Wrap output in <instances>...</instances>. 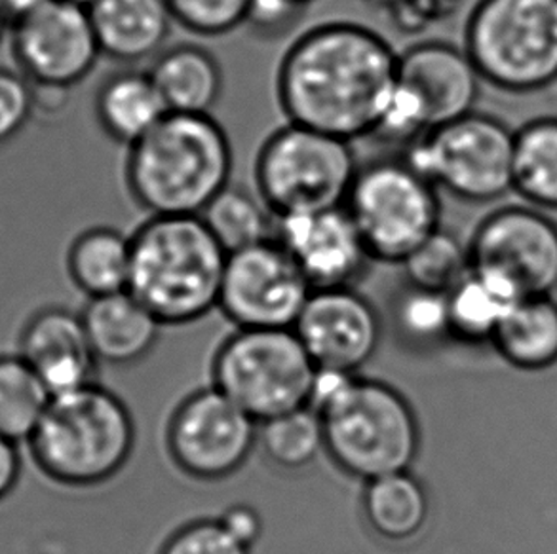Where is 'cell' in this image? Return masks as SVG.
Listing matches in <instances>:
<instances>
[{"instance_id":"obj_30","label":"cell","mask_w":557,"mask_h":554,"mask_svg":"<svg viewBox=\"0 0 557 554\" xmlns=\"http://www.w3.org/2000/svg\"><path fill=\"white\" fill-rule=\"evenodd\" d=\"M257 444L278 469L301 471L325 452L322 421L312 406L282 414L259 424Z\"/></svg>"},{"instance_id":"obj_39","label":"cell","mask_w":557,"mask_h":554,"mask_svg":"<svg viewBox=\"0 0 557 554\" xmlns=\"http://www.w3.org/2000/svg\"><path fill=\"white\" fill-rule=\"evenodd\" d=\"M4 8H7L8 17H10V25L20 20L23 15L29 14L35 8L40 7L46 0H2Z\"/></svg>"},{"instance_id":"obj_33","label":"cell","mask_w":557,"mask_h":554,"mask_svg":"<svg viewBox=\"0 0 557 554\" xmlns=\"http://www.w3.org/2000/svg\"><path fill=\"white\" fill-rule=\"evenodd\" d=\"M175 25L195 37H225L248 22L251 0H166Z\"/></svg>"},{"instance_id":"obj_24","label":"cell","mask_w":557,"mask_h":554,"mask_svg":"<svg viewBox=\"0 0 557 554\" xmlns=\"http://www.w3.org/2000/svg\"><path fill=\"white\" fill-rule=\"evenodd\" d=\"M132 238L111 226L78 234L67 251V274L88 299L128 291Z\"/></svg>"},{"instance_id":"obj_23","label":"cell","mask_w":557,"mask_h":554,"mask_svg":"<svg viewBox=\"0 0 557 554\" xmlns=\"http://www.w3.org/2000/svg\"><path fill=\"white\" fill-rule=\"evenodd\" d=\"M362 513L379 540L392 545L409 543L429 525V492L413 473H391L366 482Z\"/></svg>"},{"instance_id":"obj_18","label":"cell","mask_w":557,"mask_h":554,"mask_svg":"<svg viewBox=\"0 0 557 554\" xmlns=\"http://www.w3.org/2000/svg\"><path fill=\"white\" fill-rule=\"evenodd\" d=\"M17 353L55 395L94 383L99 361L84 329L83 315L48 306L30 315L20 332Z\"/></svg>"},{"instance_id":"obj_8","label":"cell","mask_w":557,"mask_h":554,"mask_svg":"<svg viewBox=\"0 0 557 554\" xmlns=\"http://www.w3.org/2000/svg\"><path fill=\"white\" fill-rule=\"evenodd\" d=\"M317 375L294 329H236L211 361V386L257 424L310 406Z\"/></svg>"},{"instance_id":"obj_27","label":"cell","mask_w":557,"mask_h":554,"mask_svg":"<svg viewBox=\"0 0 557 554\" xmlns=\"http://www.w3.org/2000/svg\"><path fill=\"white\" fill-rule=\"evenodd\" d=\"M52 401L37 373L20 353H0V435L17 444L29 441Z\"/></svg>"},{"instance_id":"obj_31","label":"cell","mask_w":557,"mask_h":554,"mask_svg":"<svg viewBox=\"0 0 557 554\" xmlns=\"http://www.w3.org/2000/svg\"><path fill=\"white\" fill-rule=\"evenodd\" d=\"M401 266L407 284L449 294L470 274L468 243L465 245L442 226Z\"/></svg>"},{"instance_id":"obj_12","label":"cell","mask_w":557,"mask_h":554,"mask_svg":"<svg viewBox=\"0 0 557 554\" xmlns=\"http://www.w3.org/2000/svg\"><path fill=\"white\" fill-rule=\"evenodd\" d=\"M470 270L516 299L548 297L557 287V223L543 210L508 205L475 226Z\"/></svg>"},{"instance_id":"obj_32","label":"cell","mask_w":557,"mask_h":554,"mask_svg":"<svg viewBox=\"0 0 557 554\" xmlns=\"http://www.w3.org/2000/svg\"><path fill=\"white\" fill-rule=\"evenodd\" d=\"M392 319L399 337L413 345L434 344L449 330V302L444 292L426 291L407 284L392 302Z\"/></svg>"},{"instance_id":"obj_34","label":"cell","mask_w":557,"mask_h":554,"mask_svg":"<svg viewBox=\"0 0 557 554\" xmlns=\"http://www.w3.org/2000/svg\"><path fill=\"white\" fill-rule=\"evenodd\" d=\"M35 113V84L22 71L0 67V147L20 136Z\"/></svg>"},{"instance_id":"obj_15","label":"cell","mask_w":557,"mask_h":554,"mask_svg":"<svg viewBox=\"0 0 557 554\" xmlns=\"http://www.w3.org/2000/svg\"><path fill=\"white\" fill-rule=\"evenodd\" d=\"M10 27L17 71L37 88L71 90L101 58L88 7L71 0H46Z\"/></svg>"},{"instance_id":"obj_14","label":"cell","mask_w":557,"mask_h":554,"mask_svg":"<svg viewBox=\"0 0 557 554\" xmlns=\"http://www.w3.org/2000/svg\"><path fill=\"white\" fill-rule=\"evenodd\" d=\"M314 291L276 238L226 256L218 310L236 329H294Z\"/></svg>"},{"instance_id":"obj_37","label":"cell","mask_w":557,"mask_h":554,"mask_svg":"<svg viewBox=\"0 0 557 554\" xmlns=\"http://www.w3.org/2000/svg\"><path fill=\"white\" fill-rule=\"evenodd\" d=\"M219 522L225 526L234 540L251 549L263 533V518L253 507L238 503L233 505L219 517Z\"/></svg>"},{"instance_id":"obj_16","label":"cell","mask_w":557,"mask_h":554,"mask_svg":"<svg viewBox=\"0 0 557 554\" xmlns=\"http://www.w3.org/2000/svg\"><path fill=\"white\" fill-rule=\"evenodd\" d=\"M294 330L317 368L348 375H358L383 340L381 315L355 287L314 289Z\"/></svg>"},{"instance_id":"obj_21","label":"cell","mask_w":557,"mask_h":554,"mask_svg":"<svg viewBox=\"0 0 557 554\" xmlns=\"http://www.w3.org/2000/svg\"><path fill=\"white\" fill-rule=\"evenodd\" d=\"M168 113L211 114L225 88L218 58L198 45L162 50L149 68Z\"/></svg>"},{"instance_id":"obj_29","label":"cell","mask_w":557,"mask_h":554,"mask_svg":"<svg viewBox=\"0 0 557 554\" xmlns=\"http://www.w3.org/2000/svg\"><path fill=\"white\" fill-rule=\"evenodd\" d=\"M449 330L451 337L467 342L491 340L498 325L520 299L505 287L470 270L449 294Z\"/></svg>"},{"instance_id":"obj_17","label":"cell","mask_w":557,"mask_h":554,"mask_svg":"<svg viewBox=\"0 0 557 554\" xmlns=\"http://www.w3.org/2000/svg\"><path fill=\"white\" fill-rule=\"evenodd\" d=\"M274 238L312 289L355 287L373 261L345 207L278 218Z\"/></svg>"},{"instance_id":"obj_26","label":"cell","mask_w":557,"mask_h":554,"mask_svg":"<svg viewBox=\"0 0 557 554\" xmlns=\"http://www.w3.org/2000/svg\"><path fill=\"white\" fill-rule=\"evenodd\" d=\"M512 190L536 210L557 211L556 116L513 131Z\"/></svg>"},{"instance_id":"obj_3","label":"cell","mask_w":557,"mask_h":554,"mask_svg":"<svg viewBox=\"0 0 557 554\" xmlns=\"http://www.w3.org/2000/svg\"><path fill=\"white\" fill-rule=\"evenodd\" d=\"M310 406L324 429L325 454L355 479L411 471L421 450L414 408L391 383L320 370Z\"/></svg>"},{"instance_id":"obj_35","label":"cell","mask_w":557,"mask_h":554,"mask_svg":"<svg viewBox=\"0 0 557 554\" xmlns=\"http://www.w3.org/2000/svg\"><path fill=\"white\" fill-rule=\"evenodd\" d=\"M251 549L234 540L219 518L185 525L160 549L159 554H249Z\"/></svg>"},{"instance_id":"obj_7","label":"cell","mask_w":557,"mask_h":554,"mask_svg":"<svg viewBox=\"0 0 557 554\" xmlns=\"http://www.w3.org/2000/svg\"><path fill=\"white\" fill-rule=\"evenodd\" d=\"M358 169L352 142L287 122L257 152V194L276 221L345 207Z\"/></svg>"},{"instance_id":"obj_9","label":"cell","mask_w":557,"mask_h":554,"mask_svg":"<svg viewBox=\"0 0 557 554\" xmlns=\"http://www.w3.org/2000/svg\"><path fill=\"white\" fill-rule=\"evenodd\" d=\"M345 210L373 263H406L442 228L440 190L404 156L360 165Z\"/></svg>"},{"instance_id":"obj_19","label":"cell","mask_w":557,"mask_h":554,"mask_svg":"<svg viewBox=\"0 0 557 554\" xmlns=\"http://www.w3.org/2000/svg\"><path fill=\"white\" fill-rule=\"evenodd\" d=\"M81 315L96 360L113 367L141 363L164 327L129 291L88 299Z\"/></svg>"},{"instance_id":"obj_4","label":"cell","mask_w":557,"mask_h":554,"mask_svg":"<svg viewBox=\"0 0 557 554\" xmlns=\"http://www.w3.org/2000/svg\"><path fill=\"white\" fill-rule=\"evenodd\" d=\"M129 238L128 291L164 327L218 310L228 253L202 217H149Z\"/></svg>"},{"instance_id":"obj_40","label":"cell","mask_w":557,"mask_h":554,"mask_svg":"<svg viewBox=\"0 0 557 554\" xmlns=\"http://www.w3.org/2000/svg\"><path fill=\"white\" fill-rule=\"evenodd\" d=\"M10 27V17H8L7 8H4V2L0 0V38L4 35V30Z\"/></svg>"},{"instance_id":"obj_10","label":"cell","mask_w":557,"mask_h":554,"mask_svg":"<svg viewBox=\"0 0 557 554\" xmlns=\"http://www.w3.org/2000/svg\"><path fill=\"white\" fill-rule=\"evenodd\" d=\"M483 78L467 50L426 40L398 53L391 101L376 134L384 141H417L430 129L474 113Z\"/></svg>"},{"instance_id":"obj_13","label":"cell","mask_w":557,"mask_h":554,"mask_svg":"<svg viewBox=\"0 0 557 554\" xmlns=\"http://www.w3.org/2000/svg\"><path fill=\"white\" fill-rule=\"evenodd\" d=\"M259 424L218 388L190 393L168 421V454L188 479L218 482L248 464Z\"/></svg>"},{"instance_id":"obj_38","label":"cell","mask_w":557,"mask_h":554,"mask_svg":"<svg viewBox=\"0 0 557 554\" xmlns=\"http://www.w3.org/2000/svg\"><path fill=\"white\" fill-rule=\"evenodd\" d=\"M17 442L0 435V503L12 495L23 473V456Z\"/></svg>"},{"instance_id":"obj_2","label":"cell","mask_w":557,"mask_h":554,"mask_svg":"<svg viewBox=\"0 0 557 554\" xmlns=\"http://www.w3.org/2000/svg\"><path fill=\"white\" fill-rule=\"evenodd\" d=\"M233 169V142L211 114L168 113L126 149L124 182L149 217H200Z\"/></svg>"},{"instance_id":"obj_22","label":"cell","mask_w":557,"mask_h":554,"mask_svg":"<svg viewBox=\"0 0 557 554\" xmlns=\"http://www.w3.org/2000/svg\"><path fill=\"white\" fill-rule=\"evenodd\" d=\"M94 109L106 136L126 149L168 114L151 73L137 68H124L107 76L96 91Z\"/></svg>"},{"instance_id":"obj_11","label":"cell","mask_w":557,"mask_h":554,"mask_svg":"<svg viewBox=\"0 0 557 554\" xmlns=\"http://www.w3.org/2000/svg\"><path fill=\"white\" fill-rule=\"evenodd\" d=\"M407 162L445 194L468 203L512 192L513 131L491 114H465L407 144Z\"/></svg>"},{"instance_id":"obj_20","label":"cell","mask_w":557,"mask_h":554,"mask_svg":"<svg viewBox=\"0 0 557 554\" xmlns=\"http://www.w3.org/2000/svg\"><path fill=\"white\" fill-rule=\"evenodd\" d=\"M88 12L101 55L128 65L159 55L175 25L166 0H94Z\"/></svg>"},{"instance_id":"obj_1","label":"cell","mask_w":557,"mask_h":554,"mask_svg":"<svg viewBox=\"0 0 557 554\" xmlns=\"http://www.w3.org/2000/svg\"><path fill=\"white\" fill-rule=\"evenodd\" d=\"M396 73L398 52L376 30L324 23L287 48L276 98L287 122L352 142L375 136Z\"/></svg>"},{"instance_id":"obj_6","label":"cell","mask_w":557,"mask_h":554,"mask_svg":"<svg viewBox=\"0 0 557 554\" xmlns=\"http://www.w3.org/2000/svg\"><path fill=\"white\" fill-rule=\"evenodd\" d=\"M483 83L535 93L557 83V0H480L465 46Z\"/></svg>"},{"instance_id":"obj_5","label":"cell","mask_w":557,"mask_h":554,"mask_svg":"<svg viewBox=\"0 0 557 554\" xmlns=\"http://www.w3.org/2000/svg\"><path fill=\"white\" fill-rule=\"evenodd\" d=\"M25 444L46 479L86 490L106 484L128 465L136 421L119 395L94 382L52 398Z\"/></svg>"},{"instance_id":"obj_28","label":"cell","mask_w":557,"mask_h":554,"mask_svg":"<svg viewBox=\"0 0 557 554\" xmlns=\"http://www.w3.org/2000/svg\"><path fill=\"white\" fill-rule=\"evenodd\" d=\"M200 217L226 253L271 240L276 234V218L259 194L233 182L203 210Z\"/></svg>"},{"instance_id":"obj_36","label":"cell","mask_w":557,"mask_h":554,"mask_svg":"<svg viewBox=\"0 0 557 554\" xmlns=\"http://www.w3.org/2000/svg\"><path fill=\"white\" fill-rule=\"evenodd\" d=\"M307 8L301 0H251L246 25L259 37H280L301 20Z\"/></svg>"},{"instance_id":"obj_25","label":"cell","mask_w":557,"mask_h":554,"mask_svg":"<svg viewBox=\"0 0 557 554\" xmlns=\"http://www.w3.org/2000/svg\"><path fill=\"white\" fill-rule=\"evenodd\" d=\"M491 342L500 357L521 370H544L557 363V302L523 299L498 325Z\"/></svg>"},{"instance_id":"obj_41","label":"cell","mask_w":557,"mask_h":554,"mask_svg":"<svg viewBox=\"0 0 557 554\" xmlns=\"http://www.w3.org/2000/svg\"><path fill=\"white\" fill-rule=\"evenodd\" d=\"M71 2H76V4H83V7H90L94 0H71Z\"/></svg>"},{"instance_id":"obj_42","label":"cell","mask_w":557,"mask_h":554,"mask_svg":"<svg viewBox=\"0 0 557 554\" xmlns=\"http://www.w3.org/2000/svg\"><path fill=\"white\" fill-rule=\"evenodd\" d=\"M301 2H305V4H310V2H312V0H301Z\"/></svg>"}]
</instances>
